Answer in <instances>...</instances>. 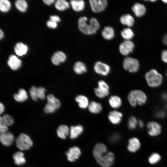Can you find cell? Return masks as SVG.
Segmentation results:
<instances>
[{
    "mask_svg": "<svg viewBox=\"0 0 167 167\" xmlns=\"http://www.w3.org/2000/svg\"><path fill=\"white\" fill-rule=\"evenodd\" d=\"M94 156L97 162L103 167H109L113 164L114 156L111 152H107L105 145L101 143H97L93 152Z\"/></svg>",
    "mask_w": 167,
    "mask_h": 167,
    "instance_id": "6da1fadb",
    "label": "cell"
},
{
    "mask_svg": "<svg viewBox=\"0 0 167 167\" xmlns=\"http://www.w3.org/2000/svg\"><path fill=\"white\" fill-rule=\"evenodd\" d=\"M86 16L80 17L78 21V28L82 33L86 35H91L96 33L100 27L97 19L95 17L91 18L88 22Z\"/></svg>",
    "mask_w": 167,
    "mask_h": 167,
    "instance_id": "7a4b0ae2",
    "label": "cell"
},
{
    "mask_svg": "<svg viewBox=\"0 0 167 167\" xmlns=\"http://www.w3.org/2000/svg\"><path fill=\"white\" fill-rule=\"evenodd\" d=\"M127 99L131 106H135L137 105H142L145 104L147 100V96L142 91L135 90L129 93Z\"/></svg>",
    "mask_w": 167,
    "mask_h": 167,
    "instance_id": "3957f363",
    "label": "cell"
},
{
    "mask_svg": "<svg viewBox=\"0 0 167 167\" xmlns=\"http://www.w3.org/2000/svg\"><path fill=\"white\" fill-rule=\"evenodd\" d=\"M147 83L150 87H156L159 86L162 81V76L156 70L152 69L145 75Z\"/></svg>",
    "mask_w": 167,
    "mask_h": 167,
    "instance_id": "277c9868",
    "label": "cell"
},
{
    "mask_svg": "<svg viewBox=\"0 0 167 167\" xmlns=\"http://www.w3.org/2000/svg\"><path fill=\"white\" fill-rule=\"evenodd\" d=\"M47 98V102L44 109V111L46 113H53L60 107V102L51 94L48 95Z\"/></svg>",
    "mask_w": 167,
    "mask_h": 167,
    "instance_id": "5b68a950",
    "label": "cell"
},
{
    "mask_svg": "<svg viewBox=\"0 0 167 167\" xmlns=\"http://www.w3.org/2000/svg\"><path fill=\"white\" fill-rule=\"evenodd\" d=\"M122 65L124 69L131 73L136 72L139 68L138 61L135 58L129 57L124 58Z\"/></svg>",
    "mask_w": 167,
    "mask_h": 167,
    "instance_id": "8992f818",
    "label": "cell"
},
{
    "mask_svg": "<svg viewBox=\"0 0 167 167\" xmlns=\"http://www.w3.org/2000/svg\"><path fill=\"white\" fill-rule=\"evenodd\" d=\"M89 2L91 10L96 13L103 11L108 4L107 0H90Z\"/></svg>",
    "mask_w": 167,
    "mask_h": 167,
    "instance_id": "52a82bcc",
    "label": "cell"
},
{
    "mask_svg": "<svg viewBox=\"0 0 167 167\" xmlns=\"http://www.w3.org/2000/svg\"><path fill=\"white\" fill-rule=\"evenodd\" d=\"M93 69L96 74L103 76L109 75L111 70L110 67L109 65L100 61L95 63Z\"/></svg>",
    "mask_w": 167,
    "mask_h": 167,
    "instance_id": "ba28073f",
    "label": "cell"
},
{
    "mask_svg": "<svg viewBox=\"0 0 167 167\" xmlns=\"http://www.w3.org/2000/svg\"><path fill=\"white\" fill-rule=\"evenodd\" d=\"M148 134L152 137L157 136L161 134V126L158 123L155 121L149 122L147 124Z\"/></svg>",
    "mask_w": 167,
    "mask_h": 167,
    "instance_id": "9c48e42d",
    "label": "cell"
},
{
    "mask_svg": "<svg viewBox=\"0 0 167 167\" xmlns=\"http://www.w3.org/2000/svg\"><path fill=\"white\" fill-rule=\"evenodd\" d=\"M134 47V44L132 41L125 40L120 44L119 50L122 54L127 56L133 51Z\"/></svg>",
    "mask_w": 167,
    "mask_h": 167,
    "instance_id": "30bf717a",
    "label": "cell"
},
{
    "mask_svg": "<svg viewBox=\"0 0 167 167\" xmlns=\"http://www.w3.org/2000/svg\"><path fill=\"white\" fill-rule=\"evenodd\" d=\"M45 89L43 87H36L32 86L29 90V93L32 99L34 101H36L39 99L43 100L45 98Z\"/></svg>",
    "mask_w": 167,
    "mask_h": 167,
    "instance_id": "8fae6325",
    "label": "cell"
},
{
    "mask_svg": "<svg viewBox=\"0 0 167 167\" xmlns=\"http://www.w3.org/2000/svg\"><path fill=\"white\" fill-rule=\"evenodd\" d=\"M141 147V142L137 137H133L128 139L127 148L130 152L131 153L136 152L139 150Z\"/></svg>",
    "mask_w": 167,
    "mask_h": 167,
    "instance_id": "7c38bea8",
    "label": "cell"
},
{
    "mask_svg": "<svg viewBox=\"0 0 167 167\" xmlns=\"http://www.w3.org/2000/svg\"><path fill=\"white\" fill-rule=\"evenodd\" d=\"M81 154L80 148L75 146L70 148L66 153L68 160L71 162H74L79 159Z\"/></svg>",
    "mask_w": 167,
    "mask_h": 167,
    "instance_id": "4fadbf2b",
    "label": "cell"
},
{
    "mask_svg": "<svg viewBox=\"0 0 167 167\" xmlns=\"http://www.w3.org/2000/svg\"><path fill=\"white\" fill-rule=\"evenodd\" d=\"M123 117L122 113L116 110L110 112L108 118L109 121L113 124L117 125L119 124Z\"/></svg>",
    "mask_w": 167,
    "mask_h": 167,
    "instance_id": "5bb4252c",
    "label": "cell"
},
{
    "mask_svg": "<svg viewBox=\"0 0 167 167\" xmlns=\"http://www.w3.org/2000/svg\"><path fill=\"white\" fill-rule=\"evenodd\" d=\"M66 59V54L61 51L55 52L52 57L51 60L52 63L54 65H58L61 63L65 61Z\"/></svg>",
    "mask_w": 167,
    "mask_h": 167,
    "instance_id": "9a60e30c",
    "label": "cell"
},
{
    "mask_svg": "<svg viewBox=\"0 0 167 167\" xmlns=\"http://www.w3.org/2000/svg\"><path fill=\"white\" fill-rule=\"evenodd\" d=\"M21 61L16 56L12 54L10 56L7 61V64L10 68L14 70L19 69L21 66Z\"/></svg>",
    "mask_w": 167,
    "mask_h": 167,
    "instance_id": "2e32d148",
    "label": "cell"
},
{
    "mask_svg": "<svg viewBox=\"0 0 167 167\" xmlns=\"http://www.w3.org/2000/svg\"><path fill=\"white\" fill-rule=\"evenodd\" d=\"M0 140L3 145L9 146L12 144L14 141V137L11 133L6 132L1 134Z\"/></svg>",
    "mask_w": 167,
    "mask_h": 167,
    "instance_id": "e0dca14e",
    "label": "cell"
},
{
    "mask_svg": "<svg viewBox=\"0 0 167 167\" xmlns=\"http://www.w3.org/2000/svg\"><path fill=\"white\" fill-rule=\"evenodd\" d=\"M101 34L103 38L106 40H111L115 36V31L111 26L104 27L101 32Z\"/></svg>",
    "mask_w": 167,
    "mask_h": 167,
    "instance_id": "ac0fdd59",
    "label": "cell"
},
{
    "mask_svg": "<svg viewBox=\"0 0 167 167\" xmlns=\"http://www.w3.org/2000/svg\"><path fill=\"white\" fill-rule=\"evenodd\" d=\"M79 107L81 109L88 108L90 102L88 98L83 95H77L75 99Z\"/></svg>",
    "mask_w": 167,
    "mask_h": 167,
    "instance_id": "d6986e66",
    "label": "cell"
},
{
    "mask_svg": "<svg viewBox=\"0 0 167 167\" xmlns=\"http://www.w3.org/2000/svg\"><path fill=\"white\" fill-rule=\"evenodd\" d=\"M84 128L80 125L72 126L70 128V137L72 139L78 137L83 132Z\"/></svg>",
    "mask_w": 167,
    "mask_h": 167,
    "instance_id": "ffe728a7",
    "label": "cell"
},
{
    "mask_svg": "<svg viewBox=\"0 0 167 167\" xmlns=\"http://www.w3.org/2000/svg\"><path fill=\"white\" fill-rule=\"evenodd\" d=\"M70 3L73 10L76 12L82 11L85 7V2L83 0H71Z\"/></svg>",
    "mask_w": 167,
    "mask_h": 167,
    "instance_id": "44dd1931",
    "label": "cell"
},
{
    "mask_svg": "<svg viewBox=\"0 0 167 167\" xmlns=\"http://www.w3.org/2000/svg\"><path fill=\"white\" fill-rule=\"evenodd\" d=\"M132 10L135 15L138 17L143 16L146 13V9L145 6L138 3H135L132 7Z\"/></svg>",
    "mask_w": 167,
    "mask_h": 167,
    "instance_id": "7402d4cb",
    "label": "cell"
},
{
    "mask_svg": "<svg viewBox=\"0 0 167 167\" xmlns=\"http://www.w3.org/2000/svg\"><path fill=\"white\" fill-rule=\"evenodd\" d=\"M120 21L122 25L127 26L129 27H132L135 22L134 19L133 17L129 14L122 15L120 17Z\"/></svg>",
    "mask_w": 167,
    "mask_h": 167,
    "instance_id": "603a6c76",
    "label": "cell"
},
{
    "mask_svg": "<svg viewBox=\"0 0 167 167\" xmlns=\"http://www.w3.org/2000/svg\"><path fill=\"white\" fill-rule=\"evenodd\" d=\"M88 108L91 113L95 114L99 113L103 109L102 105L99 102L95 101L90 102Z\"/></svg>",
    "mask_w": 167,
    "mask_h": 167,
    "instance_id": "cb8c5ba5",
    "label": "cell"
},
{
    "mask_svg": "<svg viewBox=\"0 0 167 167\" xmlns=\"http://www.w3.org/2000/svg\"><path fill=\"white\" fill-rule=\"evenodd\" d=\"M86 65L83 62L79 61L76 62L73 66V70L77 75H81L87 71Z\"/></svg>",
    "mask_w": 167,
    "mask_h": 167,
    "instance_id": "d4e9b609",
    "label": "cell"
},
{
    "mask_svg": "<svg viewBox=\"0 0 167 167\" xmlns=\"http://www.w3.org/2000/svg\"><path fill=\"white\" fill-rule=\"evenodd\" d=\"M108 102L110 107L114 109L118 108L122 104L121 99L116 95L111 96L109 98Z\"/></svg>",
    "mask_w": 167,
    "mask_h": 167,
    "instance_id": "484cf974",
    "label": "cell"
},
{
    "mask_svg": "<svg viewBox=\"0 0 167 167\" xmlns=\"http://www.w3.org/2000/svg\"><path fill=\"white\" fill-rule=\"evenodd\" d=\"M57 133L60 138L65 139L70 134V129L65 125H61L58 127Z\"/></svg>",
    "mask_w": 167,
    "mask_h": 167,
    "instance_id": "4316f807",
    "label": "cell"
},
{
    "mask_svg": "<svg viewBox=\"0 0 167 167\" xmlns=\"http://www.w3.org/2000/svg\"><path fill=\"white\" fill-rule=\"evenodd\" d=\"M14 49L17 55L21 56L26 54L28 50V47L27 45L22 43L18 42L16 44Z\"/></svg>",
    "mask_w": 167,
    "mask_h": 167,
    "instance_id": "83f0119b",
    "label": "cell"
},
{
    "mask_svg": "<svg viewBox=\"0 0 167 167\" xmlns=\"http://www.w3.org/2000/svg\"><path fill=\"white\" fill-rule=\"evenodd\" d=\"M15 164L17 165H21L24 164L26 160L24 157V154L21 152L18 151L14 153L13 155Z\"/></svg>",
    "mask_w": 167,
    "mask_h": 167,
    "instance_id": "f1b7e54d",
    "label": "cell"
},
{
    "mask_svg": "<svg viewBox=\"0 0 167 167\" xmlns=\"http://www.w3.org/2000/svg\"><path fill=\"white\" fill-rule=\"evenodd\" d=\"M14 99L19 102H22L27 100L28 96L26 91L24 89H19L17 93L15 94L13 96Z\"/></svg>",
    "mask_w": 167,
    "mask_h": 167,
    "instance_id": "f546056e",
    "label": "cell"
},
{
    "mask_svg": "<svg viewBox=\"0 0 167 167\" xmlns=\"http://www.w3.org/2000/svg\"><path fill=\"white\" fill-rule=\"evenodd\" d=\"M94 92L96 96L100 98H103L109 95V89L97 87L95 88Z\"/></svg>",
    "mask_w": 167,
    "mask_h": 167,
    "instance_id": "4dcf8cb0",
    "label": "cell"
},
{
    "mask_svg": "<svg viewBox=\"0 0 167 167\" xmlns=\"http://www.w3.org/2000/svg\"><path fill=\"white\" fill-rule=\"evenodd\" d=\"M161 157L158 153L154 152L149 156L148 161L151 165H155L159 163L161 161Z\"/></svg>",
    "mask_w": 167,
    "mask_h": 167,
    "instance_id": "1f68e13d",
    "label": "cell"
},
{
    "mask_svg": "<svg viewBox=\"0 0 167 167\" xmlns=\"http://www.w3.org/2000/svg\"><path fill=\"white\" fill-rule=\"evenodd\" d=\"M70 5V3L65 0H58L55 4L56 8L60 11H64L68 9Z\"/></svg>",
    "mask_w": 167,
    "mask_h": 167,
    "instance_id": "d6a6232c",
    "label": "cell"
},
{
    "mask_svg": "<svg viewBox=\"0 0 167 167\" xmlns=\"http://www.w3.org/2000/svg\"><path fill=\"white\" fill-rule=\"evenodd\" d=\"M134 33L130 28H127L122 29L121 32V35L125 40H130L134 36Z\"/></svg>",
    "mask_w": 167,
    "mask_h": 167,
    "instance_id": "836d02e7",
    "label": "cell"
},
{
    "mask_svg": "<svg viewBox=\"0 0 167 167\" xmlns=\"http://www.w3.org/2000/svg\"><path fill=\"white\" fill-rule=\"evenodd\" d=\"M14 119L10 115L6 114L0 118V124H3L6 126H10L12 125Z\"/></svg>",
    "mask_w": 167,
    "mask_h": 167,
    "instance_id": "e575fe53",
    "label": "cell"
},
{
    "mask_svg": "<svg viewBox=\"0 0 167 167\" xmlns=\"http://www.w3.org/2000/svg\"><path fill=\"white\" fill-rule=\"evenodd\" d=\"M16 8L22 12H24L27 10L28 5L26 2L24 0H17L15 2Z\"/></svg>",
    "mask_w": 167,
    "mask_h": 167,
    "instance_id": "d590c367",
    "label": "cell"
},
{
    "mask_svg": "<svg viewBox=\"0 0 167 167\" xmlns=\"http://www.w3.org/2000/svg\"><path fill=\"white\" fill-rule=\"evenodd\" d=\"M16 144L19 149L22 151L28 150L30 147L27 145L21 138L18 137L15 139Z\"/></svg>",
    "mask_w": 167,
    "mask_h": 167,
    "instance_id": "8d00e7d4",
    "label": "cell"
},
{
    "mask_svg": "<svg viewBox=\"0 0 167 167\" xmlns=\"http://www.w3.org/2000/svg\"><path fill=\"white\" fill-rule=\"evenodd\" d=\"M11 4L7 0H1L0 1V10L2 12H6L10 9Z\"/></svg>",
    "mask_w": 167,
    "mask_h": 167,
    "instance_id": "74e56055",
    "label": "cell"
},
{
    "mask_svg": "<svg viewBox=\"0 0 167 167\" xmlns=\"http://www.w3.org/2000/svg\"><path fill=\"white\" fill-rule=\"evenodd\" d=\"M137 124V121L136 118L134 116H131L129 119L128 126L130 130H133L136 128Z\"/></svg>",
    "mask_w": 167,
    "mask_h": 167,
    "instance_id": "f35d334b",
    "label": "cell"
},
{
    "mask_svg": "<svg viewBox=\"0 0 167 167\" xmlns=\"http://www.w3.org/2000/svg\"><path fill=\"white\" fill-rule=\"evenodd\" d=\"M19 137L30 147L32 146V141L28 135L24 133H21Z\"/></svg>",
    "mask_w": 167,
    "mask_h": 167,
    "instance_id": "ab89813d",
    "label": "cell"
},
{
    "mask_svg": "<svg viewBox=\"0 0 167 167\" xmlns=\"http://www.w3.org/2000/svg\"><path fill=\"white\" fill-rule=\"evenodd\" d=\"M98 87L109 89V86L107 83L103 80H99L98 82Z\"/></svg>",
    "mask_w": 167,
    "mask_h": 167,
    "instance_id": "60d3db41",
    "label": "cell"
},
{
    "mask_svg": "<svg viewBox=\"0 0 167 167\" xmlns=\"http://www.w3.org/2000/svg\"><path fill=\"white\" fill-rule=\"evenodd\" d=\"M47 26L51 28H55L57 26V23L55 22L49 20L46 22Z\"/></svg>",
    "mask_w": 167,
    "mask_h": 167,
    "instance_id": "b9f144b4",
    "label": "cell"
},
{
    "mask_svg": "<svg viewBox=\"0 0 167 167\" xmlns=\"http://www.w3.org/2000/svg\"><path fill=\"white\" fill-rule=\"evenodd\" d=\"M161 59L164 62L167 63V50H164L162 52Z\"/></svg>",
    "mask_w": 167,
    "mask_h": 167,
    "instance_id": "7bdbcfd3",
    "label": "cell"
},
{
    "mask_svg": "<svg viewBox=\"0 0 167 167\" xmlns=\"http://www.w3.org/2000/svg\"><path fill=\"white\" fill-rule=\"evenodd\" d=\"M7 130V126L3 124H0V132L1 133L6 132Z\"/></svg>",
    "mask_w": 167,
    "mask_h": 167,
    "instance_id": "ee69618b",
    "label": "cell"
},
{
    "mask_svg": "<svg viewBox=\"0 0 167 167\" xmlns=\"http://www.w3.org/2000/svg\"><path fill=\"white\" fill-rule=\"evenodd\" d=\"M50 20L57 23L60 21V19L57 15H52L50 17Z\"/></svg>",
    "mask_w": 167,
    "mask_h": 167,
    "instance_id": "f6af8a7d",
    "label": "cell"
},
{
    "mask_svg": "<svg viewBox=\"0 0 167 167\" xmlns=\"http://www.w3.org/2000/svg\"><path fill=\"white\" fill-rule=\"evenodd\" d=\"M156 116L159 118H163L165 115V113L163 111H158L156 113Z\"/></svg>",
    "mask_w": 167,
    "mask_h": 167,
    "instance_id": "bcb514c9",
    "label": "cell"
},
{
    "mask_svg": "<svg viewBox=\"0 0 167 167\" xmlns=\"http://www.w3.org/2000/svg\"><path fill=\"white\" fill-rule=\"evenodd\" d=\"M43 1L45 4L50 5L53 3L55 1L54 0H44Z\"/></svg>",
    "mask_w": 167,
    "mask_h": 167,
    "instance_id": "7dc6e473",
    "label": "cell"
},
{
    "mask_svg": "<svg viewBox=\"0 0 167 167\" xmlns=\"http://www.w3.org/2000/svg\"><path fill=\"white\" fill-rule=\"evenodd\" d=\"M4 106L2 103H1L0 104V114H2V113H3V112L4 111Z\"/></svg>",
    "mask_w": 167,
    "mask_h": 167,
    "instance_id": "c3c4849f",
    "label": "cell"
},
{
    "mask_svg": "<svg viewBox=\"0 0 167 167\" xmlns=\"http://www.w3.org/2000/svg\"><path fill=\"white\" fill-rule=\"evenodd\" d=\"M138 125L140 128H142L144 126V123L142 121L139 120L138 122Z\"/></svg>",
    "mask_w": 167,
    "mask_h": 167,
    "instance_id": "681fc988",
    "label": "cell"
},
{
    "mask_svg": "<svg viewBox=\"0 0 167 167\" xmlns=\"http://www.w3.org/2000/svg\"><path fill=\"white\" fill-rule=\"evenodd\" d=\"M162 99L165 101L167 100V94L166 93H163L161 96Z\"/></svg>",
    "mask_w": 167,
    "mask_h": 167,
    "instance_id": "f907efd6",
    "label": "cell"
},
{
    "mask_svg": "<svg viewBox=\"0 0 167 167\" xmlns=\"http://www.w3.org/2000/svg\"><path fill=\"white\" fill-rule=\"evenodd\" d=\"M163 41L164 44L167 45V34L164 36Z\"/></svg>",
    "mask_w": 167,
    "mask_h": 167,
    "instance_id": "816d5d0a",
    "label": "cell"
},
{
    "mask_svg": "<svg viewBox=\"0 0 167 167\" xmlns=\"http://www.w3.org/2000/svg\"><path fill=\"white\" fill-rule=\"evenodd\" d=\"M4 36V34L2 32V31L1 30V29L0 30V39L1 40H2L3 37Z\"/></svg>",
    "mask_w": 167,
    "mask_h": 167,
    "instance_id": "f5cc1de1",
    "label": "cell"
},
{
    "mask_svg": "<svg viewBox=\"0 0 167 167\" xmlns=\"http://www.w3.org/2000/svg\"><path fill=\"white\" fill-rule=\"evenodd\" d=\"M162 1L164 3H167V0H162Z\"/></svg>",
    "mask_w": 167,
    "mask_h": 167,
    "instance_id": "db71d44e",
    "label": "cell"
},
{
    "mask_svg": "<svg viewBox=\"0 0 167 167\" xmlns=\"http://www.w3.org/2000/svg\"><path fill=\"white\" fill-rule=\"evenodd\" d=\"M166 75L167 77V70L166 72Z\"/></svg>",
    "mask_w": 167,
    "mask_h": 167,
    "instance_id": "11a10c76",
    "label": "cell"
}]
</instances>
